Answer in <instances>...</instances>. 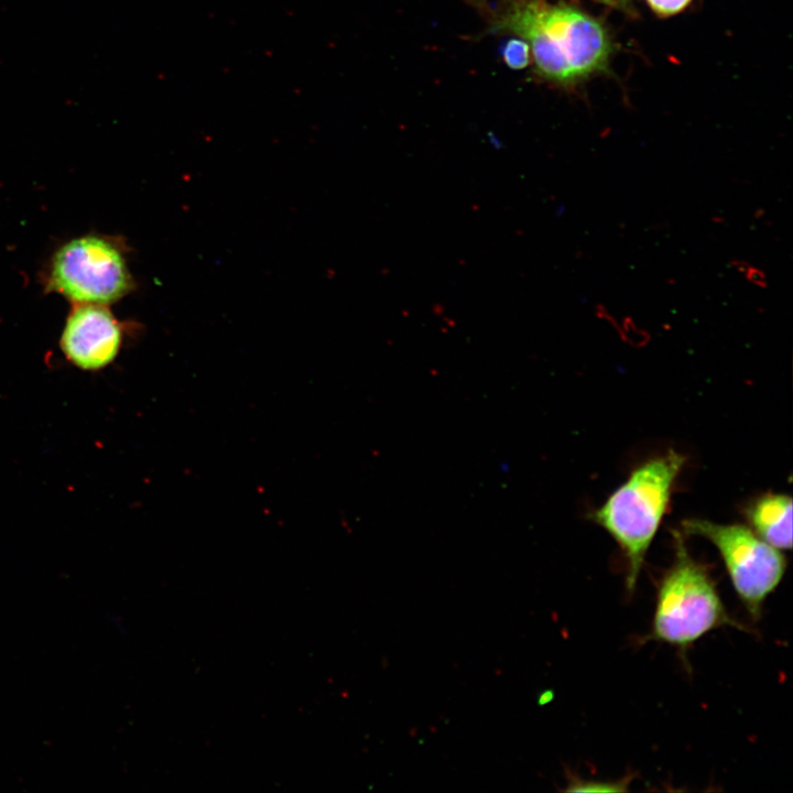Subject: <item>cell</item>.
Here are the masks:
<instances>
[{
  "instance_id": "cell-1",
  "label": "cell",
  "mask_w": 793,
  "mask_h": 793,
  "mask_svg": "<svg viewBox=\"0 0 793 793\" xmlns=\"http://www.w3.org/2000/svg\"><path fill=\"white\" fill-rule=\"evenodd\" d=\"M495 29L523 39L543 78L571 85L606 70L612 42L595 18L566 4L542 0L511 1L497 15Z\"/></svg>"
},
{
  "instance_id": "cell-2",
  "label": "cell",
  "mask_w": 793,
  "mask_h": 793,
  "mask_svg": "<svg viewBox=\"0 0 793 793\" xmlns=\"http://www.w3.org/2000/svg\"><path fill=\"white\" fill-rule=\"evenodd\" d=\"M684 463L685 457L673 449L644 461L591 513V520L608 532L627 560L629 593L636 588Z\"/></svg>"
},
{
  "instance_id": "cell-3",
  "label": "cell",
  "mask_w": 793,
  "mask_h": 793,
  "mask_svg": "<svg viewBox=\"0 0 793 793\" xmlns=\"http://www.w3.org/2000/svg\"><path fill=\"white\" fill-rule=\"evenodd\" d=\"M674 560L660 580L647 640L669 643L684 653L716 628L748 631L730 617L709 571L689 554L681 533H674Z\"/></svg>"
},
{
  "instance_id": "cell-4",
  "label": "cell",
  "mask_w": 793,
  "mask_h": 793,
  "mask_svg": "<svg viewBox=\"0 0 793 793\" xmlns=\"http://www.w3.org/2000/svg\"><path fill=\"white\" fill-rule=\"evenodd\" d=\"M45 289L74 304L108 305L132 286L120 249L110 239L87 235L61 246L51 258Z\"/></svg>"
},
{
  "instance_id": "cell-5",
  "label": "cell",
  "mask_w": 793,
  "mask_h": 793,
  "mask_svg": "<svg viewBox=\"0 0 793 793\" xmlns=\"http://www.w3.org/2000/svg\"><path fill=\"white\" fill-rule=\"evenodd\" d=\"M683 530L707 539L717 547L738 597L757 620L767 597L785 573L786 561L781 551L742 524L689 519L683 522Z\"/></svg>"
},
{
  "instance_id": "cell-6",
  "label": "cell",
  "mask_w": 793,
  "mask_h": 793,
  "mask_svg": "<svg viewBox=\"0 0 793 793\" xmlns=\"http://www.w3.org/2000/svg\"><path fill=\"white\" fill-rule=\"evenodd\" d=\"M122 341V326L105 305L74 304L61 334L59 348L74 367L97 372L115 361Z\"/></svg>"
},
{
  "instance_id": "cell-7",
  "label": "cell",
  "mask_w": 793,
  "mask_h": 793,
  "mask_svg": "<svg viewBox=\"0 0 793 793\" xmlns=\"http://www.w3.org/2000/svg\"><path fill=\"white\" fill-rule=\"evenodd\" d=\"M750 529L778 550L792 547V500L781 493H764L745 510Z\"/></svg>"
},
{
  "instance_id": "cell-8",
  "label": "cell",
  "mask_w": 793,
  "mask_h": 793,
  "mask_svg": "<svg viewBox=\"0 0 793 793\" xmlns=\"http://www.w3.org/2000/svg\"><path fill=\"white\" fill-rule=\"evenodd\" d=\"M502 58L511 69H523L531 61L530 46L523 39H511L502 48Z\"/></svg>"
},
{
  "instance_id": "cell-9",
  "label": "cell",
  "mask_w": 793,
  "mask_h": 793,
  "mask_svg": "<svg viewBox=\"0 0 793 793\" xmlns=\"http://www.w3.org/2000/svg\"><path fill=\"white\" fill-rule=\"evenodd\" d=\"M626 780L621 782H599V781H584L578 778L571 776L568 786L565 791L567 792H597V791H624Z\"/></svg>"
},
{
  "instance_id": "cell-10",
  "label": "cell",
  "mask_w": 793,
  "mask_h": 793,
  "mask_svg": "<svg viewBox=\"0 0 793 793\" xmlns=\"http://www.w3.org/2000/svg\"><path fill=\"white\" fill-rule=\"evenodd\" d=\"M647 2L656 14L670 17L683 11L692 0H647Z\"/></svg>"
},
{
  "instance_id": "cell-11",
  "label": "cell",
  "mask_w": 793,
  "mask_h": 793,
  "mask_svg": "<svg viewBox=\"0 0 793 793\" xmlns=\"http://www.w3.org/2000/svg\"><path fill=\"white\" fill-rule=\"evenodd\" d=\"M743 275L749 283L757 287L767 289L769 286L767 274L759 267L750 264Z\"/></svg>"
},
{
  "instance_id": "cell-12",
  "label": "cell",
  "mask_w": 793,
  "mask_h": 793,
  "mask_svg": "<svg viewBox=\"0 0 793 793\" xmlns=\"http://www.w3.org/2000/svg\"><path fill=\"white\" fill-rule=\"evenodd\" d=\"M598 1L605 3L609 7L617 8V9L628 10L630 8V0H598Z\"/></svg>"
},
{
  "instance_id": "cell-13",
  "label": "cell",
  "mask_w": 793,
  "mask_h": 793,
  "mask_svg": "<svg viewBox=\"0 0 793 793\" xmlns=\"http://www.w3.org/2000/svg\"><path fill=\"white\" fill-rule=\"evenodd\" d=\"M751 263L742 259H732L730 265L739 273H745Z\"/></svg>"
}]
</instances>
